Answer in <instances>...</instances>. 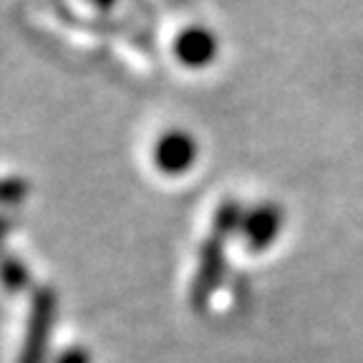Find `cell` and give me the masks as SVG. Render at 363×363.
I'll use <instances>...</instances> for the list:
<instances>
[{"mask_svg": "<svg viewBox=\"0 0 363 363\" xmlns=\"http://www.w3.org/2000/svg\"><path fill=\"white\" fill-rule=\"evenodd\" d=\"M56 313H58L56 290L51 285L35 288L33 295H30L28 323H26V335H23L18 363H48Z\"/></svg>", "mask_w": 363, "mask_h": 363, "instance_id": "obj_1", "label": "cell"}, {"mask_svg": "<svg viewBox=\"0 0 363 363\" xmlns=\"http://www.w3.org/2000/svg\"><path fill=\"white\" fill-rule=\"evenodd\" d=\"M225 242L222 238H210L204 240L202 247H199V262H197V272H194L192 288H189V303L197 313L207 311L212 295L220 288L222 278H225Z\"/></svg>", "mask_w": 363, "mask_h": 363, "instance_id": "obj_2", "label": "cell"}, {"mask_svg": "<svg viewBox=\"0 0 363 363\" xmlns=\"http://www.w3.org/2000/svg\"><path fill=\"white\" fill-rule=\"evenodd\" d=\"M199 157V144L189 131L184 129H169L152 147V162L162 174L179 177L187 174Z\"/></svg>", "mask_w": 363, "mask_h": 363, "instance_id": "obj_3", "label": "cell"}, {"mask_svg": "<svg viewBox=\"0 0 363 363\" xmlns=\"http://www.w3.org/2000/svg\"><path fill=\"white\" fill-rule=\"evenodd\" d=\"M285 227V212L280 204L275 202H262L245 210L242 225H240V235H242L245 245L250 252H265L272 247V242L280 238Z\"/></svg>", "mask_w": 363, "mask_h": 363, "instance_id": "obj_4", "label": "cell"}, {"mask_svg": "<svg viewBox=\"0 0 363 363\" xmlns=\"http://www.w3.org/2000/svg\"><path fill=\"white\" fill-rule=\"evenodd\" d=\"M172 53L184 68L199 71V68L215 63L217 53H220V40H217L215 30L207 26H187L172 40Z\"/></svg>", "mask_w": 363, "mask_h": 363, "instance_id": "obj_5", "label": "cell"}, {"mask_svg": "<svg viewBox=\"0 0 363 363\" xmlns=\"http://www.w3.org/2000/svg\"><path fill=\"white\" fill-rule=\"evenodd\" d=\"M242 217H245V207L238 199H225V202H220L215 210V217H212V235L222 240H230L233 235L240 233Z\"/></svg>", "mask_w": 363, "mask_h": 363, "instance_id": "obj_6", "label": "cell"}, {"mask_svg": "<svg viewBox=\"0 0 363 363\" xmlns=\"http://www.w3.org/2000/svg\"><path fill=\"white\" fill-rule=\"evenodd\" d=\"M0 285L8 293H23L30 288V270L21 257L0 252Z\"/></svg>", "mask_w": 363, "mask_h": 363, "instance_id": "obj_7", "label": "cell"}, {"mask_svg": "<svg viewBox=\"0 0 363 363\" xmlns=\"http://www.w3.org/2000/svg\"><path fill=\"white\" fill-rule=\"evenodd\" d=\"M30 194V182L26 177H0V212L21 207Z\"/></svg>", "mask_w": 363, "mask_h": 363, "instance_id": "obj_8", "label": "cell"}, {"mask_svg": "<svg viewBox=\"0 0 363 363\" xmlns=\"http://www.w3.org/2000/svg\"><path fill=\"white\" fill-rule=\"evenodd\" d=\"M53 363H91V353H89V348H84V346H71L58 353Z\"/></svg>", "mask_w": 363, "mask_h": 363, "instance_id": "obj_9", "label": "cell"}, {"mask_svg": "<svg viewBox=\"0 0 363 363\" xmlns=\"http://www.w3.org/2000/svg\"><path fill=\"white\" fill-rule=\"evenodd\" d=\"M16 230V215L13 212H0V247L8 240V235Z\"/></svg>", "mask_w": 363, "mask_h": 363, "instance_id": "obj_10", "label": "cell"}, {"mask_svg": "<svg viewBox=\"0 0 363 363\" xmlns=\"http://www.w3.org/2000/svg\"><path fill=\"white\" fill-rule=\"evenodd\" d=\"M86 3H89V6H94L96 11L108 13V11H113V8H116V3H119V0H86Z\"/></svg>", "mask_w": 363, "mask_h": 363, "instance_id": "obj_11", "label": "cell"}]
</instances>
